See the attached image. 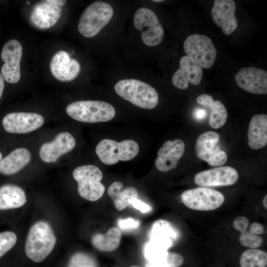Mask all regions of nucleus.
Listing matches in <instances>:
<instances>
[{
  "mask_svg": "<svg viewBox=\"0 0 267 267\" xmlns=\"http://www.w3.org/2000/svg\"><path fill=\"white\" fill-rule=\"evenodd\" d=\"M183 48L187 56L203 68H211L217 55L212 41L203 35L189 36L184 42Z\"/></svg>",
  "mask_w": 267,
  "mask_h": 267,
  "instance_id": "7",
  "label": "nucleus"
},
{
  "mask_svg": "<svg viewBox=\"0 0 267 267\" xmlns=\"http://www.w3.org/2000/svg\"><path fill=\"white\" fill-rule=\"evenodd\" d=\"M202 68L187 55L181 57L179 67L174 73L172 82L173 85L180 89L188 88L189 83L199 85L202 79Z\"/></svg>",
  "mask_w": 267,
  "mask_h": 267,
  "instance_id": "18",
  "label": "nucleus"
},
{
  "mask_svg": "<svg viewBox=\"0 0 267 267\" xmlns=\"http://www.w3.org/2000/svg\"><path fill=\"white\" fill-rule=\"evenodd\" d=\"M120 228L124 229L134 228L138 226L139 222L132 218H128L124 220H120L118 222Z\"/></svg>",
  "mask_w": 267,
  "mask_h": 267,
  "instance_id": "33",
  "label": "nucleus"
},
{
  "mask_svg": "<svg viewBox=\"0 0 267 267\" xmlns=\"http://www.w3.org/2000/svg\"><path fill=\"white\" fill-rule=\"evenodd\" d=\"M241 267H267V253L258 249L245 251L240 258Z\"/></svg>",
  "mask_w": 267,
  "mask_h": 267,
  "instance_id": "30",
  "label": "nucleus"
},
{
  "mask_svg": "<svg viewBox=\"0 0 267 267\" xmlns=\"http://www.w3.org/2000/svg\"><path fill=\"white\" fill-rule=\"evenodd\" d=\"M67 114L72 119L84 123L107 122L115 116L114 107L102 101L80 100L72 102L66 108Z\"/></svg>",
  "mask_w": 267,
  "mask_h": 267,
  "instance_id": "3",
  "label": "nucleus"
},
{
  "mask_svg": "<svg viewBox=\"0 0 267 267\" xmlns=\"http://www.w3.org/2000/svg\"><path fill=\"white\" fill-rule=\"evenodd\" d=\"M135 28L141 32L143 43L147 46L158 45L162 41L164 31L156 14L146 7L139 8L134 16Z\"/></svg>",
  "mask_w": 267,
  "mask_h": 267,
  "instance_id": "8",
  "label": "nucleus"
},
{
  "mask_svg": "<svg viewBox=\"0 0 267 267\" xmlns=\"http://www.w3.org/2000/svg\"><path fill=\"white\" fill-rule=\"evenodd\" d=\"M17 241L16 234L11 231L0 232V258L9 251Z\"/></svg>",
  "mask_w": 267,
  "mask_h": 267,
  "instance_id": "32",
  "label": "nucleus"
},
{
  "mask_svg": "<svg viewBox=\"0 0 267 267\" xmlns=\"http://www.w3.org/2000/svg\"><path fill=\"white\" fill-rule=\"evenodd\" d=\"M139 267V266H138L134 265V266H131V267Z\"/></svg>",
  "mask_w": 267,
  "mask_h": 267,
  "instance_id": "42",
  "label": "nucleus"
},
{
  "mask_svg": "<svg viewBox=\"0 0 267 267\" xmlns=\"http://www.w3.org/2000/svg\"><path fill=\"white\" fill-rule=\"evenodd\" d=\"M248 143L252 149L258 150L267 144V115L259 114L254 116L249 123Z\"/></svg>",
  "mask_w": 267,
  "mask_h": 267,
  "instance_id": "22",
  "label": "nucleus"
},
{
  "mask_svg": "<svg viewBox=\"0 0 267 267\" xmlns=\"http://www.w3.org/2000/svg\"><path fill=\"white\" fill-rule=\"evenodd\" d=\"M249 230L252 233L259 235L264 233V227L260 223L254 222L251 224Z\"/></svg>",
  "mask_w": 267,
  "mask_h": 267,
  "instance_id": "35",
  "label": "nucleus"
},
{
  "mask_svg": "<svg viewBox=\"0 0 267 267\" xmlns=\"http://www.w3.org/2000/svg\"><path fill=\"white\" fill-rule=\"evenodd\" d=\"M56 237L50 225L46 222H35L28 232L25 245L27 257L36 263L44 261L52 252Z\"/></svg>",
  "mask_w": 267,
  "mask_h": 267,
  "instance_id": "1",
  "label": "nucleus"
},
{
  "mask_svg": "<svg viewBox=\"0 0 267 267\" xmlns=\"http://www.w3.org/2000/svg\"><path fill=\"white\" fill-rule=\"evenodd\" d=\"M206 113V111L201 108H198L194 111V116L198 119H202L205 118Z\"/></svg>",
  "mask_w": 267,
  "mask_h": 267,
  "instance_id": "36",
  "label": "nucleus"
},
{
  "mask_svg": "<svg viewBox=\"0 0 267 267\" xmlns=\"http://www.w3.org/2000/svg\"><path fill=\"white\" fill-rule=\"evenodd\" d=\"M139 152L137 143L132 139L121 142L104 139L96 145L95 152L100 160L107 165L116 164L119 161H128L135 158Z\"/></svg>",
  "mask_w": 267,
  "mask_h": 267,
  "instance_id": "6",
  "label": "nucleus"
},
{
  "mask_svg": "<svg viewBox=\"0 0 267 267\" xmlns=\"http://www.w3.org/2000/svg\"><path fill=\"white\" fill-rule=\"evenodd\" d=\"M26 201L25 193L20 187L6 184L0 187V210L20 208Z\"/></svg>",
  "mask_w": 267,
  "mask_h": 267,
  "instance_id": "26",
  "label": "nucleus"
},
{
  "mask_svg": "<svg viewBox=\"0 0 267 267\" xmlns=\"http://www.w3.org/2000/svg\"><path fill=\"white\" fill-rule=\"evenodd\" d=\"M181 197L183 203L188 208L203 211L215 210L225 200L222 193L206 187L187 190L182 193Z\"/></svg>",
  "mask_w": 267,
  "mask_h": 267,
  "instance_id": "9",
  "label": "nucleus"
},
{
  "mask_svg": "<svg viewBox=\"0 0 267 267\" xmlns=\"http://www.w3.org/2000/svg\"><path fill=\"white\" fill-rule=\"evenodd\" d=\"M178 237L177 229L166 220H159L153 224L150 242L164 250H168Z\"/></svg>",
  "mask_w": 267,
  "mask_h": 267,
  "instance_id": "21",
  "label": "nucleus"
},
{
  "mask_svg": "<svg viewBox=\"0 0 267 267\" xmlns=\"http://www.w3.org/2000/svg\"><path fill=\"white\" fill-rule=\"evenodd\" d=\"M146 259L148 267H179L184 262L181 255L166 250L155 251Z\"/></svg>",
  "mask_w": 267,
  "mask_h": 267,
  "instance_id": "27",
  "label": "nucleus"
},
{
  "mask_svg": "<svg viewBox=\"0 0 267 267\" xmlns=\"http://www.w3.org/2000/svg\"><path fill=\"white\" fill-rule=\"evenodd\" d=\"M236 4L232 0H215L211 10V16L215 24L225 35L232 34L237 28L235 15Z\"/></svg>",
  "mask_w": 267,
  "mask_h": 267,
  "instance_id": "15",
  "label": "nucleus"
},
{
  "mask_svg": "<svg viewBox=\"0 0 267 267\" xmlns=\"http://www.w3.org/2000/svg\"><path fill=\"white\" fill-rule=\"evenodd\" d=\"M48 1L53 4L60 7L65 4L66 2V0H48Z\"/></svg>",
  "mask_w": 267,
  "mask_h": 267,
  "instance_id": "37",
  "label": "nucleus"
},
{
  "mask_svg": "<svg viewBox=\"0 0 267 267\" xmlns=\"http://www.w3.org/2000/svg\"><path fill=\"white\" fill-rule=\"evenodd\" d=\"M184 150L185 144L180 139L166 141L158 151L155 162L157 169L167 172L175 169Z\"/></svg>",
  "mask_w": 267,
  "mask_h": 267,
  "instance_id": "16",
  "label": "nucleus"
},
{
  "mask_svg": "<svg viewBox=\"0 0 267 267\" xmlns=\"http://www.w3.org/2000/svg\"><path fill=\"white\" fill-rule=\"evenodd\" d=\"M4 87V80L2 78V76L1 73H0V100L3 93Z\"/></svg>",
  "mask_w": 267,
  "mask_h": 267,
  "instance_id": "38",
  "label": "nucleus"
},
{
  "mask_svg": "<svg viewBox=\"0 0 267 267\" xmlns=\"http://www.w3.org/2000/svg\"><path fill=\"white\" fill-rule=\"evenodd\" d=\"M81 66L78 61L69 56L68 53L60 50L52 57L50 69L52 75L58 80L69 82L78 76Z\"/></svg>",
  "mask_w": 267,
  "mask_h": 267,
  "instance_id": "19",
  "label": "nucleus"
},
{
  "mask_svg": "<svg viewBox=\"0 0 267 267\" xmlns=\"http://www.w3.org/2000/svg\"><path fill=\"white\" fill-rule=\"evenodd\" d=\"M62 9L48 0L36 3L30 15L31 24L40 29H46L53 26L61 16Z\"/></svg>",
  "mask_w": 267,
  "mask_h": 267,
  "instance_id": "20",
  "label": "nucleus"
},
{
  "mask_svg": "<svg viewBox=\"0 0 267 267\" xmlns=\"http://www.w3.org/2000/svg\"><path fill=\"white\" fill-rule=\"evenodd\" d=\"M107 193L112 199L115 207L119 211L124 210L131 201L138 197V191L133 186L124 188L123 184L118 181L113 182L108 187Z\"/></svg>",
  "mask_w": 267,
  "mask_h": 267,
  "instance_id": "25",
  "label": "nucleus"
},
{
  "mask_svg": "<svg viewBox=\"0 0 267 267\" xmlns=\"http://www.w3.org/2000/svg\"><path fill=\"white\" fill-rule=\"evenodd\" d=\"M121 237V230L116 227H112L104 234H94L91 238V243L99 251L111 252L119 247Z\"/></svg>",
  "mask_w": 267,
  "mask_h": 267,
  "instance_id": "28",
  "label": "nucleus"
},
{
  "mask_svg": "<svg viewBox=\"0 0 267 267\" xmlns=\"http://www.w3.org/2000/svg\"><path fill=\"white\" fill-rule=\"evenodd\" d=\"M76 145L74 136L68 132L58 134L51 142L45 143L41 146L39 155L45 163L57 161L62 155L71 151Z\"/></svg>",
  "mask_w": 267,
  "mask_h": 267,
  "instance_id": "17",
  "label": "nucleus"
},
{
  "mask_svg": "<svg viewBox=\"0 0 267 267\" xmlns=\"http://www.w3.org/2000/svg\"><path fill=\"white\" fill-rule=\"evenodd\" d=\"M44 123L43 117L36 113L13 112L5 115L2 124L9 133L26 134L40 128Z\"/></svg>",
  "mask_w": 267,
  "mask_h": 267,
  "instance_id": "12",
  "label": "nucleus"
},
{
  "mask_svg": "<svg viewBox=\"0 0 267 267\" xmlns=\"http://www.w3.org/2000/svg\"><path fill=\"white\" fill-rule=\"evenodd\" d=\"M237 85L242 89L256 94L267 93V72L249 67L240 69L235 75Z\"/></svg>",
  "mask_w": 267,
  "mask_h": 267,
  "instance_id": "13",
  "label": "nucleus"
},
{
  "mask_svg": "<svg viewBox=\"0 0 267 267\" xmlns=\"http://www.w3.org/2000/svg\"><path fill=\"white\" fill-rule=\"evenodd\" d=\"M238 179L236 169L230 166H220L197 173L194 182L203 187L228 186L234 184Z\"/></svg>",
  "mask_w": 267,
  "mask_h": 267,
  "instance_id": "14",
  "label": "nucleus"
},
{
  "mask_svg": "<svg viewBox=\"0 0 267 267\" xmlns=\"http://www.w3.org/2000/svg\"><path fill=\"white\" fill-rule=\"evenodd\" d=\"M113 9L108 3L96 1L84 10L78 26L80 33L85 37L96 35L110 21Z\"/></svg>",
  "mask_w": 267,
  "mask_h": 267,
  "instance_id": "4",
  "label": "nucleus"
},
{
  "mask_svg": "<svg viewBox=\"0 0 267 267\" xmlns=\"http://www.w3.org/2000/svg\"><path fill=\"white\" fill-rule=\"evenodd\" d=\"M163 1V0H152V1L155 2H162Z\"/></svg>",
  "mask_w": 267,
  "mask_h": 267,
  "instance_id": "40",
  "label": "nucleus"
},
{
  "mask_svg": "<svg viewBox=\"0 0 267 267\" xmlns=\"http://www.w3.org/2000/svg\"><path fill=\"white\" fill-rule=\"evenodd\" d=\"M116 93L133 104L143 109H151L158 104L159 96L156 90L150 85L134 79H124L114 86Z\"/></svg>",
  "mask_w": 267,
  "mask_h": 267,
  "instance_id": "2",
  "label": "nucleus"
},
{
  "mask_svg": "<svg viewBox=\"0 0 267 267\" xmlns=\"http://www.w3.org/2000/svg\"><path fill=\"white\" fill-rule=\"evenodd\" d=\"M67 267H99L95 259L90 255L82 252H77L71 256Z\"/></svg>",
  "mask_w": 267,
  "mask_h": 267,
  "instance_id": "31",
  "label": "nucleus"
},
{
  "mask_svg": "<svg viewBox=\"0 0 267 267\" xmlns=\"http://www.w3.org/2000/svg\"><path fill=\"white\" fill-rule=\"evenodd\" d=\"M249 224L248 218L242 216L237 217L233 222V227L240 232L239 242L242 245L251 249L259 248L262 245L263 239L261 236L252 233L250 230H247Z\"/></svg>",
  "mask_w": 267,
  "mask_h": 267,
  "instance_id": "29",
  "label": "nucleus"
},
{
  "mask_svg": "<svg viewBox=\"0 0 267 267\" xmlns=\"http://www.w3.org/2000/svg\"><path fill=\"white\" fill-rule=\"evenodd\" d=\"M219 134L216 132L208 131L200 134L195 143L197 156L211 166H220L227 161L226 152L220 149L217 143Z\"/></svg>",
  "mask_w": 267,
  "mask_h": 267,
  "instance_id": "10",
  "label": "nucleus"
},
{
  "mask_svg": "<svg viewBox=\"0 0 267 267\" xmlns=\"http://www.w3.org/2000/svg\"><path fill=\"white\" fill-rule=\"evenodd\" d=\"M196 100L199 104L210 109L209 124L212 128L218 129L224 125L228 113L224 105L220 100H214L212 96L207 94L199 95Z\"/></svg>",
  "mask_w": 267,
  "mask_h": 267,
  "instance_id": "23",
  "label": "nucleus"
},
{
  "mask_svg": "<svg viewBox=\"0 0 267 267\" xmlns=\"http://www.w3.org/2000/svg\"><path fill=\"white\" fill-rule=\"evenodd\" d=\"M2 160V154L0 152V162H1Z\"/></svg>",
  "mask_w": 267,
  "mask_h": 267,
  "instance_id": "41",
  "label": "nucleus"
},
{
  "mask_svg": "<svg viewBox=\"0 0 267 267\" xmlns=\"http://www.w3.org/2000/svg\"><path fill=\"white\" fill-rule=\"evenodd\" d=\"M263 203L264 207L266 209H267V195H266L264 197L263 200Z\"/></svg>",
  "mask_w": 267,
  "mask_h": 267,
  "instance_id": "39",
  "label": "nucleus"
},
{
  "mask_svg": "<svg viewBox=\"0 0 267 267\" xmlns=\"http://www.w3.org/2000/svg\"><path fill=\"white\" fill-rule=\"evenodd\" d=\"M22 51L20 43L14 39L7 42L2 49L1 58L4 63L1 68V74L7 83L15 84L20 79Z\"/></svg>",
  "mask_w": 267,
  "mask_h": 267,
  "instance_id": "11",
  "label": "nucleus"
},
{
  "mask_svg": "<svg viewBox=\"0 0 267 267\" xmlns=\"http://www.w3.org/2000/svg\"><path fill=\"white\" fill-rule=\"evenodd\" d=\"M73 177L78 183V193L84 199L95 201L103 195L105 187L100 182L103 174L96 166H79L74 170Z\"/></svg>",
  "mask_w": 267,
  "mask_h": 267,
  "instance_id": "5",
  "label": "nucleus"
},
{
  "mask_svg": "<svg viewBox=\"0 0 267 267\" xmlns=\"http://www.w3.org/2000/svg\"><path fill=\"white\" fill-rule=\"evenodd\" d=\"M131 204L134 208L139 210L141 212L143 213L148 212L151 209L150 206L143 202L137 198L134 199L131 201Z\"/></svg>",
  "mask_w": 267,
  "mask_h": 267,
  "instance_id": "34",
  "label": "nucleus"
},
{
  "mask_svg": "<svg viewBox=\"0 0 267 267\" xmlns=\"http://www.w3.org/2000/svg\"><path fill=\"white\" fill-rule=\"evenodd\" d=\"M31 158L30 152L25 148H18L12 151L0 162V173L11 175L20 171Z\"/></svg>",
  "mask_w": 267,
  "mask_h": 267,
  "instance_id": "24",
  "label": "nucleus"
}]
</instances>
